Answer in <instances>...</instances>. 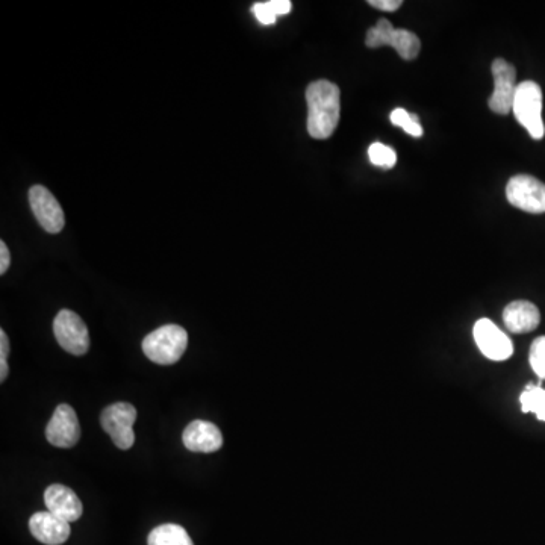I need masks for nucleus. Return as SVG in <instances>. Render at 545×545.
<instances>
[{"label":"nucleus","mask_w":545,"mask_h":545,"mask_svg":"<svg viewBox=\"0 0 545 545\" xmlns=\"http://www.w3.org/2000/svg\"><path fill=\"white\" fill-rule=\"evenodd\" d=\"M509 203L530 214L545 212V184L530 175H517L509 179L506 187Z\"/></svg>","instance_id":"6e6552de"},{"label":"nucleus","mask_w":545,"mask_h":545,"mask_svg":"<svg viewBox=\"0 0 545 545\" xmlns=\"http://www.w3.org/2000/svg\"><path fill=\"white\" fill-rule=\"evenodd\" d=\"M29 530L32 536L41 544L61 545L70 538V523L61 520L52 512H37L29 520Z\"/></svg>","instance_id":"4468645a"},{"label":"nucleus","mask_w":545,"mask_h":545,"mask_svg":"<svg viewBox=\"0 0 545 545\" xmlns=\"http://www.w3.org/2000/svg\"><path fill=\"white\" fill-rule=\"evenodd\" d=\"M368 158H370L371 164H374V166L390 170L396 166L397 153L387 144L374 143L368 149Z\"/></svg>","instance_id":"6ab92c4d"},{"label":"nucleus","mask_w":545,"mask_h":545,"mask_svg":"<svg viewBox=\"0 0 545 545\" xmlns=\"http://www.w3.org/2000/svg\"><path fill=\"white\" fill-rule=\"evenodd\" d=\"M53 334L70 355L82 356L90 349V332L84 320L69 309L58 312L53 320Z\"/></svg>","instance_id":"423d86ee"},{"label":"nucleus","mask_w":545,"mask_h":545,"mask_svg":"<svg viewBox=\"0 0 545 545\" xmlns=\"http://www.w3.org/2000/svg\"><path fill=\"white\" fill-rule=\"evenodd\" d=\"M182 441L190 452H218L223 447L222 430L209 421L196 420L188 424L182 435Z\"/></svg>","instance_id":"f8f14e48"},{"label":"nucleus","mask_w":545,"mask_h":545,"mask_svg":"<svg viewBox=\"0 0 545 545\" xmlns=\"http://www.w3.org/2000/svg\"><path fill=\"white\" fill-rule=\"evenodd\" d=\"M503 321L512 334H527L535 331L541 321L539 309L527 300H515L503 311Z\"/></svg>","instance_id":"2eb2a0df"},{"label":"nucleus","mask_w":545,"mask_h":545,"mask_svg":"<svg viewBox=\"0 0 545 545\" xmlns=\"http://www.w3.org/2000/svg\"><path fill=\"white\" fill-rule=\"evenodd\" d=\"M44 503H46L47 511L57 515L61 520L67 523L78 521L84 514L81 500L76 496L73 489L67 488L64 485H50L44 493Z\"/></svg>","instance_id":"ddd939ff"},{"label":"nucleus","mask_w":545,"mask_h":545,"mask_svg":"<svg viewBox=\"0 0 545 545\" xmlns=\"http://www.w3.org/2000/svg\"><path fill=\"white\" fill-rule=\"evenodd\" d=\"M8 376V364L7 361H0V380L4 382Z\"/></svg>","instance_id":"393cba45"},{"label":"nucleus","mask_w":545,"mask_h":545,"mask_svg":"<svg viewBox=\"0 0 545 545\" xmlns=\"http://www.w3.org/2000/svg\"><path fill=\"white\" fill-rule=\"evenodd\" d=\"M10 262V250H8L7 244H5L4 241H0V275H5V273H7Z\"/></svg>","instance_id":"5701e85b"},{"label":"nucleus","mask_w":545,"mask_h":545,"mask_svg":"<svg viewBox=\"0 0 545 545\" xmlns=\"http://www.w3.org/2000/svg\"><path fill=\"white\" fill-rule=\"evenodd\" d=\"M149 545H194L187 530L178 524H162L149 533Z\"/></svg>","instance_id":"dca6fc26"},{"label":"nucleus","mask_w":545,"mask_h":545,"mask_svg":"<svg viewBox=\"0 0 545 545\" xmlns=\"http://www.w3.org/2000/svg\"><path fill=\"white\" fill-rule=\"evenodd\" d=\"M188 334L178 324L159 327L143 340V352L150 361L159 365H173L184 356Z\"/></svg>","instance_id":"f03ea898"},{"label":"nucleus","mask_w":545,"mask_h":545,"mask_svg":"<svg viewBox=\"0 0 545 545\" xmlns=\"http://www.w3.org/2000/svg\"><path fill=\"white\" fill-rule=\"evenodd\" d=\"M308 102V132L315 140L332 137L341 113V91L338 85L320 79L306 88Z\"/></svg>","instance_id":"f257e3e1"},{"label":"nucleus","mask_w":545,"mask_h":545,"mask_svg":"<svg viewBox=\"0 0 545 545\" xmlns=\"http://www.w3.org/2000/svg\"><path fill=\"white\" fill-rule=\"evenodd\" d=\"M515 119L529 132L533 140H541L545 135V126L542 122V90L536 82L524 81L518 84L515 93Z\"/></svg>","instance_id":"7ed1b4c3"},{"label":"nucleus","mask_w":545,"mask_h":545,"mask_svg":"<svg viewBox=\"0 0 545 545\" xmlns=\"http://www.w3.org/2000/svg\"><path fill=\"white\" fill-rule=\"evenodd\" d=\"M293 4L290 0H268L253 5L252 11L261 25H275L279 16L290 13Z\"/></svg>","instance_id":"f3484780"},{"label":"nucleus","mask_w":545,"mask_h":545,"mask_svg":"<svg viewBox=\"0 0 545 545\" xmlns=\"http://www.w3.org/2000/svg\"><path fill=\"white\" fill-rule=\"evenodd\" d=\"M29 203L41 228L49 234H60L66 225L63 208L52 193L43 185H34L29 190Z\"/></svg>","instance_id":"1a4fd4ad"},{"label":"nucleus","mask_w":545,"mask_h":545,"mask_svg":"<svg viewBox=\"0 0 545 545\" xmlns=\"http://www.w3.org/2000/svg\"><path fill=\"white\" fill-rule=\"evenodd\" d=\"M365 44L370 49L390 46L397 50L403 60H415L420 53V38L408 29L393 28L387 19H380L374 28L368 29Z\"/></svg>","instance_id":"20e7f679"},{"label":"nucleus","mask_w":545,"mask_h":545,"mask_svg":"<svg viewBox=\"0 0 545 545\" xmlns=\"http://www.w3.org/2000/svg\"><path fill=\"white\" fill-rule=\"evenodd\" d=\"M8 353H10V341L4 329L0 331V361H7Z\"/></svg>","instance_id":"b1692460"},{"label":"nucleus","mask_w":545,"mask_h":545,"mask_svg":"<svg viewBox=\"0 0 545 545\" xmlns=\"http://www.w3.org/2000/svg\"><path fill=\"white\" fill-rule=\"evenodd\" d=\"M491 72L494 78V91L488 100L489 109L500 116H508L517 93V70L511 63L499 58L491 66Z\"/></svg>","instance_id":"0eeeda50"},{"label":"nucleus","mask_w":545,"mask_h":545,"mask_svg":"<svg viewBox=\"0 0 545 545\" xmlns=\"http://www.w3.org/2000/svg\"><path fill=\"white\" fill-rule=\"evenodd\" d=\"M530 365L538 374L539 379L545 380V337L536 338L530 347Z\"/></svg>","instance_id":"412c9836"},{"label":"nucleus","mask_w":545,"mask_h":545,"mask_svg":"<svg viewBox=\"0 0 545 545\" xmlns=\"http://www.w3.org/2000/svg\"><path fill=\"white\" fill-rule=\"evenodd\" d=\"M391 123L394 126H400L406 134L411 137H421L423 135V128H421L420 122H418L417 116H412L408 111L403 108L394 109L390 116Z\"/></svg>","instance_id":"aec40b11"},{"label":"nucleus","mask_w":545,"mask_h":545,"mask_svg":"<svg viewBox=\"0 0 545 545\" xmlns=\"http://www.w3.org/2000/svg\"><path fill=\"white\" fill-rule=\"evenodd\" d=\"M370 7L376 8V10L387 11V13H394L402 7V0H370L368 2Z\"/></svg>","instance_id":"4be33fe9"},{"label":"nucleus","mask_w":545,"mask_h":545,"mask_svg":"<svg viewBox=\"0 0 545 545\" xmlns=\"http://www.w3.org/2000/svg\"><path fill=\"white\" fill-rule=\"evenodd\" d=\"M521 411L533 412L538 420L545 421V390L538 385H527L520 397Z\"/></svg>","instance_id":"a211bd4d"},{"label":"nucleus","mask_w":545,"mask_h":545,"mask_svg":"<svg viewBox=\"0 0 545 545\" xmlns=\"http://www.w3.org/2000/svg\"><path fill=\"white\" fill-rule=\"evenodd\" d=\"M135 421H137V409L131 403H114L100 415V424H102L103 430L122 450H129L134 446Z\"/></svg>","instance_id":"39448f33"},{"label":"nucleus","mask_w":545,"mask_h":545,"mask_svg":"<svg viewBox=\"0 0 545 545\" xmlns=\"http://www.w3.org/2000/svg\"><path fill=\"white\" fill-rule=\"evenodd\" d=\"M46 438L53 447L72 449L81 438V426L75 409L69 405H60L46 427Z\"/></svg>","instance_id":"9d476101"},{"label":"nucleus","mask_w":545,"mask_h":545,"mask_svg":"<svg viewBox=\"0 0 545 545\" xmlns=\"http://www.w3.org/2000/svg\"><path fill=\"white\" fill-rule=\"evenodd\" d=\"M473 334L480 352L491 361H506L514 353V346L508 335L500 331L488 318L476 321Z\"/></svg>","instance_id":"9b49d317"}]
</instances>
